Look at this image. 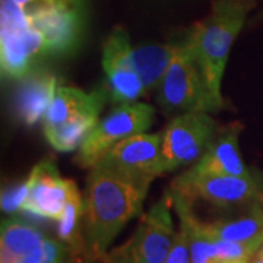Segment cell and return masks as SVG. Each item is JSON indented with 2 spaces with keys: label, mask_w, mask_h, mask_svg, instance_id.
Wrapping results in <instances>:
<instances>
[{
  "label": "cell",
  "mask_w": 263,
  "mask_h": 263,
  "mask_svg": "<svg viewBox=\"0 0 263 263\" xmlns=\"http://www.w3.org/2000/svg\"><path fill=\"white\" fill-rule=\"evenodd\" d=\"M85 215V203L82 196L78 190V186L73 184L70 195L67 199L63 214L60 219L57 221V235L59 240L63 241L66 246H69L72 250H84V237H82V228L81 221Z\"/></svg>",
  "instance_id": "ac0fdd59"
},
{
  "label": "cell",
  "mask_w": 263,
  "mask_h": 263,
  "mask_svg": "<svg viewBox=\"0 0 263 263\" xmlns=\"http://www.w3.org/2000/svg\"><path fill=\"white\" fill-rule=\"evenodd\" d=\"M25 195H27V184L25 183L16 184L13 187L5 189L2 192V211L6 214H10V215L21 211Z\"/></svg>",
  "instance_id": "ffe728a7"
},
{
  "label": "cell",
  "mask_w": 263,
  "mask_h": 263,
  "mask_svg": "<svg viewBox=\"0 0 263 263\" xmlns=\"http://www.w3.org/2000/svg\"><path fill=\"white\" fill-rule=\"evenodd\" d=\"M157 88L161 110L168 116L187 111H216L196 59L186 41L179 44Z\"/></svg>",
  "instance_id": "277c9868"
},
{
  "label": "cell",
  "mask_w": 263,
  "mask_h": 263,
  "mask_svg": "<svg viewBox=\"0 0 263 263\" xmlns=\"http://www.w3.org/2000/svg\"><path fill=\"white\" fill-rule=\"evenodd\" d=\"M170 195L143 214L132 237L116 249L108 250L101 263H164L177 231L170 212Z\"/></svg>",
  "instance_id": "5b68a950"
},
{
  "label": "cell",
  "mask_w": 263,
  "mask_h": 263,
  "mask_svg": "<svg viewBox=\"0 0 263 263\" xmlns=\"http://www.w3.org/2000/svg\"><path fill=\"white\" fill-rule=\"evenodd\" d=\"M164 263H192L189 233L183 226H180V230L174 238V243L171 246L168 256Z\"/></svg>",
  "instance_id": "d6986e66"
},
{
  "label": "cell",
  "mask_w": 263,
  "mask_h": 263,
  "mask_svg": "<svg viewBox=\"0 0 263 263\" xmlns=\"http://www.w3.org/2000/svg\"><path fill=\"white\" fill-rule=\"evenodd\" d=\"M95 165L136 181L152 183L165 174L162 133H138L116 143Z\"/></svg>",
  "instance_id": "30bf717a"
},
{
  "label": "cell",
  "mask_w": 263,
  "mask_h": 263,
  "mask_svg": "<svg viewBox=\"0 0 263 263\" xmlns=\"http://www.w3.org/2000/svg\"><path fill=\"white\" fill-rule=\"evenodd\" d=\"M249 263H263V257L260 256V254L257 253V252H256V253L253 254V257L250 259V262Z\"/></svg>",
  "instance_id": "603a6c76"
},
{
  "label": "cell",
  "mask_w": 263,
  "mask_h": 263,
  "mask_svg": "<svg viewBox=\"0 0 263 263\" xmlns=\"http://www.w3.org/2000/svg\"><path fill=\"white\" fill-rule=\"evenodd\" d=\"M44 54V43L25 10L15 0H0V67L2 75L22 79Z\"/></svg>",
  "instance_id": "52a82bcc"
},
{
  "label": "cell",
  "mask_w": 263,
  "mask_h": 263,
  "mask_svg": "<svg viewBox=\"0 0 263 263\" xmlns=\"http://www.w3.org/2000/svg\"><path fill=\"white\" fill-rule=\"evenodd\" d=\"M15 98L19 120L32 126L43 120L57 91L56 76L46 70H31L24 76Z\"/></svg>",
  "instance_id": "2e32d148"
},
{
  "label": "cell",
  "mask_w": 263,
  "mask_h": 263,
  "mask_svg": "<svg viewBox=\"0 0 263 263\" xmlns=\"http://www.w3.org/2000/svg\"><path fill=\"white\" fill-rule=\"evenodd\" d=\"M257 253L260 254V256H262V257H263V245L260 246V249H259V250H257Z\"/></svg>",
  "instance_id": "cb8c5ba5"
},
{
  "label": "cell",
  "mask_w": 263,
  "mask_h": 263,
  "mask_svg": "<svg viewBox=\"0 0 263 263\" xmlns=\"http://www.w3.org/2000/svg\"><path fill=\"white\" fill-rule=\"evenodd\" d=\"M107 97V88L85 92L75 86H57L56 95L41 120L43 132L53 130L84 113H100Z\"/></svg>",
  "instance_id": "9a60e30c"
},
{
  "label": "cell",
  "mask_w": 263,
  "mask_h": 263,
  "mask_svg": "<svg viewBox=\"0 0 263 263\" xmlns=\"http://www.w3.org/2000/svg\"><path fill=\"white\" fill-rule=\"evenodd\" d=\"M21 6H28V5H34V3H43V2H51V0H15Z\"/></svg>",
  "instance_id": "7402d4cb"
},
{
  "label": "cell",
  "mask_w": 263,
  "mask_h": 263,
  "mask_svg": "<svg viewBox=\"0 0 263 263\" xmlns=\"http://www.w3.org/2000/svg\"><path fill=\"white\" fill-rule=\"evenodd\" d=\"M88 0H51L22 6L44 43V54H73L84 37Z\"/></svg>",
  "instance_id": "3957f363"
},
{
  "label": "cell",
  "mask_w": 263,
  "mask_h": 263,
  "mask_svg": "<svg viewBox=\"0 0 263 263\" xmlns=\"http://www.w3.org/2000/svg\"><path fill=\"white\" fill-rule=\"evenodd\" d=\"M151 183L136 181L94 165L86 180L82 237L89 260L101 262L114 238L139 216Z\"/></svg>",
  "instance_id": "6da1fadb"
},
{
  "label": "cell",
  "mask_w": 263,
  "mask_h": 263,
  "mask_svg": "<svg viewBox=\"0 0 263 263\" xmlns=\"http://www.w3.org/2000/svg\"><path fill=\"white\" fill-rule=\"evenodd\" d=\"M25 184L27 195L21 211L59 221L75 181L63 179L59 174L53 158H44L29 173Z\"/></svg>",
  "instance_id": "7c38bea8"
},
{
  "label": "cell",
  "mask_w": 263,
  "mask_h": 263,
  "mask_svg": "<svg viewBox=\"0 0 263 263\" xmlns=\"http://www.w3.org/2000/svg\"><path fill=\"white\" fill-rule=\"evenodd\" d=\"M66 254V245L56 238H44L43 245V260L41 263H63Z\"/></svg>",
  "instance_id": "44dd1931"
},
{
  "label": "cell",
  "mask_w": 263,
  "mask_h": 263,
  "mask_svg": "<svg viewBox=\"0 0 263 263\" xmlns=\"http://www.w3.org/2000/svg\"><path fill=\"white\" fill-rule=\"evenodd\" d=\"M179 44H152L132 48V65L149 91L158 86Z\"/></svg>",
  "instance_id": "e0dca14e"
},
{
  "label": "cell",
  "mask_w": 263,
  "mask_h": 263,
  "mask_svg": "<svg viewBox=\"0 0 263 263\" xmlns=\"http://www.w3.org/2000/svg\"><path fill=\"white\" fill-rule=\"evenodd\" d=\"M46 235L28 221L9 216L2 221L0 263H41Z\"/></svg>",
  "instance_id": "4fadbf2b"
},
{
  "label": "cell",
  "mask_w": 263,
  "mask_h": 263,
  "mask_svg": "<svg viewBox=\"0 0 263 263\" xmlns=\"http://www.w3.org/2000/svg\"><path fill=\"white\" fill-rule=\"evenodd\" d=\"M259 2L260 0H214L209 13L195 24L186 40L216 111L226 107L221 85L230 51L249 13Z\"/></svg>",
  "instance_id": "7a4b0ae2"
},
{
  "label": "cell",
  "mask_w": 263,
  "mask_h": 263,
  "mask_svg": "<svg viewBox=\"0 0 263 263\" xmlns=\"http://www.w3.org/2000/svg\"><path fill=\"white\" fill-rule=\"evenodd\" d=\"M171 193L193 203L202 200L222 209L250 206L263 193L253 177H238L218 171H202L190 167L171 183Z\"/></svg>",
  "instance_id": "8992f818"
},
{
  "label": "cell",
  "mask_w": 263,
  "mask_h": 263,
  "mask_svg": "<svg viewBox=\"0 0 263 263\" xmlns=\"http://www.w3.org/2000/svg\"><path fill=\"white\" fill-rule=\"evenodd\" d=\"M155 110L146 103L119 104L113 111L98 120L95 127L85 138L75 157V162L82 168H92L116 143L143 133L154 123Z\"/></svg>",
  "instance_id": "ba28073f"
},
{
  "label": "cell",
  "mask_w": 263,
  "mask_h": 263,
  "mask_svg": "<svg viewBox=\"0 0 263 263\" xmlns=\"http://www.w3.org/2000/svg\"><path fill=\"white\" fill-rule=\"evenodd\" d=\"M241 130L243 124L238 122L218 127L206 152L192 167L202 171H218L238 177H252L238 148Z\"/></svg>",
  "instance_id": "5bb4252c"
},
{
  "label": "cell",
  "mask_w": 263,
  "mask_h": 263,
  "mask_svg": "<svg viewBox=\"0 0 263 263\" xmlns=\"http://www.w3.org/2000/svg\"><path fill=\"white\" fill-rule=\"evenodd\" d=\"M218 126L208 111H187L176 116L162 132L165 171L193 165L203 157Z\"/></svg>",
  "instance_id": "9c48e42d"
},
{
  "label": "cell",
  "mask_w": 263,
  "mask_h": 263,
  "mask_svg": "<svg viewBox=\"0 0 263 263\" xmlns=\"http://www.w3.org/2000/svg\"><path fill=\"white\" fill-rule=\"evenodd\" d=\"M132 44L127 31L122 27L108 34L103 43V65L105 88L114 104L136 103L146 92L145 85L132 65Z\"/></svg>",
  "instance_id": "8fae6325"
}]
</instances>
